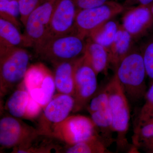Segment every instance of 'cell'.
<instances>
[{
    "label": "cell",
    "instance_id": "8992f818",
    "mask_svg": "<svg viewBox=\"0 0 153 153\" xmlns=\"http://www.w3.org/2000/svg\"><path fill=\"white\" fill-rule=\"evenodd\" d=\"M125 10L123 5L117 1L109 0L95 7L77 10L72 33L85 39L96 28Z\"/></svg>",
    "mask_w": 153,
    "mask_h": 153
},
{
    "label": "cell",
    "instance_id": "7402d4cb",
    "mask_svg": "<svg viewBox=\"0 0 153 153\" xmlns=\"http://www.w3.org/2000/svg\"><path fill=\"white\" fill-rule=\"evenodd\" d=\"M153 136V114L138 117L135 125L132 142L135 147L143 140Z\"/></svg>",
    "mask_w": 153,
    "mask_h": 153
},
{
    "label": "cell",
    "instance_id": "2e32d148",
    "mask_svg": "<svg viewBox=\"0 0 153 153\" xmlns=\"http://www.w3.org/2000/svg\"><path fill=\"white\" fill-rule=\"evenodd\" d=\"M76 60L63 61L53 65L55 68L53 75L56 90L58 93L74 97V70Z\"/></svg>",
    "mask_w": 153,
    "mask_h": 153
},
{
    "label": "cell",
    "instance_id": "d6986e66",
    "mask_svg": "<svg viewBox=\"0 0 153 153\" xmlns=\"http://www.w3.org/2000/svg\"><path fill=\"white\" fill-rule=\"evenodd\" d=\"M83 56L96 73H105L109 66V55L107 48L87 38Z\"/></svg>",
    "mask_w": 153,
    "mask_h": 153
},
{
    "label": "cell",
    "instance_id": "f1b7e54d",
    "mask_svg": "<svg viewBox=\"0 0 153 153\" xmlns=\"http://www.w3.org/2000/svg\"><path fill=\"white\" fill-rule=\"evenodd\" d=\"M137 148H140L146 153H153V136L141 142Z\"/></svg>",
    "mask_w": 153,
    "mask_h": 153
},
{
    "label": "cell",
    "instance_id": "1f68e13d",
    "mask_svg": "<svg viewBox=\"0 0 153 153\" xmlns=\"http://www.w3.org/2000/svg\"><path fill=\"white\" fill-rule=\"evenodd\" d=\"M9 1V0H0V1Z\"/></svg>",
    "mask_w": 153,
    "mask_h": 153
},
{
    "label": "cell",
    "instance_id": "ba28073f",
    "mask_svg": "<svg viewBox=\"0 0 153 153\" xmlns=\"http://www.w3.org/2000/svg\"><path fill=\"white\" fill-rule=\"evenodd\" d=\"M22 83L32 98L43 108L51 100L56 89L54 75L41 63L30 66Z\"/></svg>",
    "mask_w": 153,
    "mask_h": 153
},
{
    "label": "cell",
    "instance_id": "30bf717a",
    "mask_svg": "<svg viewBox=\"0 0 153 153\" xmlns=\"http://www.w3.org/2000/svg\"><path fill=\"white\" fill-rule=\"evenodd\" d=\"M87 110L96 126L100 137L108 147L116 142L113 137L112 117L108 103V98L105 87L91 100Z\"/></svg>",
    "mask_w": 153,
    "mask_h": 153
},
{
    "label": "cell",
    "instance_id": "6da1fadb",
    "mask_svg": "<svg viewBox=\"0 0 153 153\" xmlns=\"http://www.w3.org/2000/svg\"><path fill=\"white\" fill-rule=\"evenodd\" d=\"M114 71L128 100L137 102L145 97L147 75L140 49L134 46L121 60Z\"/></svg>",
    "mask_w": 153,
    "mask_h": 153
},
{
    "label": "cell",
    "instance_id": "83f0119b",
    "mask_svg": "<svg viewBox=\"0 0 153 153\" xmlns=\"http://www.w3.org/2000/svg\"><path fill=\"white\" fill-rule=\"evenodd\" d=\"M54 149L53 146L47 145L40 146H35L32 145L30 147L18 151V153H49Z\"/></svg>",
    "mask_w": 153,
    "mask_h": 153
},
{
    "label": "cell",
    "instance_id": "52a82bcc",
    "mask_svg": "<svg viewBox=\"0 0 153 153\" xmlns=\"http://www.w3.org/2000/svg\"><path fill=\"white\" fill-rule=\"evenodd\" d=\"M96 135H99L91 118L74 115L69 116L64 120L52 126L49 137L71 146Z\"/></svg>",
    "mask_w": 153,
    "mask_h": 153
},
{
    "label": "cell",
    "instance_id": "8fae6325",
    "mask_svg": "<svg viewBox=\"0 0 153 153\" xmlns=\"http://www.w3.org/2000/svg\"><path fill=\"white\" fill-rule=\"evenodd\" d=\"M55 0H46L28 17L24 35L33 48L50 37L51 16Z\"/></svg>",
    "mask_w": 153,
    "mask_h": 153
},
{
    "label": "cell",
    "instance_id": "3957f363",
    "mask_svg": "<svg viewBox=\"0 0 153 153\" xmlns=\"http://www.w3.org/2000/svg\"><path fill=\"white\" fill-rule=\"evenodd\" d=\"M31 55L25 48H0V97L23 81L30 67Z\"/></svg>",
    "mask_w": 153,
    "mask_h": 153
},
{
    "label": "cell",
    "instance_id": "7a4b0ae2",
    "mask_svg": "<svg viewBox=\"0 0 153 153\" xmlns=\"http://www.w3.org/2000/svg\"><path fill=\"white\" fill-rule=\"evenodd\" d=\"M85 45V39L71 33L49 37L34 49L41 59L54 65L81 57L84 54Z\"/></svg>",
    "mask_w": 153,
    "mask_h": 153
},
{
    "label": "cell",
    "instance_id": "484cf974",
    "mask_svg": "<svg viewBox=\"0 0 153 153\" xmlns=\"http://www.w3.org/2000/svg\"><path fill=\"white\" fill-rule=\"evenodd\" d=\"M145 102L138 117H143L153 114V83L151 85L145 96Z\"/></svg>",
    "mask_w": 153,
    "mask_h": 153
},
{
    "label": "cell",
    "instance_id": "d6a6232c",
    "mask_svg": "<svg viewBox=\"0 0 153 153\" xmlns=\"http://www.w3.org/2000/svg\"><path fill=\"white\" fill-rule=\"evenodd\" d=\"M114 1H117V0H114Z\"/></svg>",
    "mask_w": 153,
    "mask_h": 153
},
{
    "label": "cell",
    "instance_id": "ac0fdd59",
    "mask_svg": "<svg viewBox=\"0 0 153 153\" xmlns=\"http://www.w3.org/2000/svg\"><path fill=\"white\" fill-rule=\"evenodd\" d=\"M33 47L31 42L16 25L0 18V48Z\"/></svg>",
    "mask_w": 153,
    "mask_h": 153
},
{
    "label": "cell",
    "instance_id": "277c9868",
    "mask_svg": "<svg viewBox=\"0 0 153 153\" xmlns=\"http://www.w3.org/2000/svg\"><path fill=\"white\" fill-rule=\"evenodd\" d=\"M105 88L111 112L113 128L117 134V145L120 149H124L128 144L126 135L130 118L128 100L115 73Z\"/></svg>",
    "mask_w": 153,
    "mask_h": 153
},
{
    "label": "cell",
    "instance_id": "d4e9b609",
    "mask_svg": "<svg viewBox=\"0 0 153 153\" xmlns=\"http://www.w3.org/2000/svg\"><path fill=\"white\" fill-rule=\"evenodd\" d=\"M46 0H18L20 13V20L23 26L31 13L43 4Z\"/></svg>",
    "mask_w": 153,
    "mask_h": 153
},
{
    "label": "cell",
    "instance_id": "44dd1931",
    "mask_svg": "<svg viewBox=\"0 0 153 153\" xmlns=\"http://www.w3.org/2000/svg\"><path fill=\"white\" fill-rule=\"evenodd\" d=\"M108 147L99 135L95 136L84 141L68 146L64 150L66 153H111Z\"/></svg>",
    "mask_w": 153,
    "mask_h": 153
},
{
    "label": "cell",
    "instance_id": "9c48e42d",
    "mask_svg": "<svg viewBox=\"0 0 153 153\" xmlns=\"http://www.w3.org/2000/svg\"><path fill=\"white\" fill-rule=\"evenodd\" d=\"M97 75L83 55L75 60L74 70L75 104L73 112L80 111L88 105L97 88Z\"/></svg>",
    "mask_w": 153,
    "mask_h": 153
},
{
    "label": "cell",
    "instance_id": "4316f807",
    "mask_svg": "<svg viewBox=\"0 0 153 153\" xmlns=\"http://www.w3.org/2000/svg\"><path fill=\"white\" fill-rule=\"evenodd\" d=\"M109 0H73L77 10L95 7Z\"/></svg>",
    "mask_w": 153,
    "mask_h": 153
},
{
    "label": "cell",
    "instance_id": "4dcf8cb0",
    "mask_svg": "<svg viewBox=\"0 0 153 153\" xmlns=\"http://www.w3.org/2000/svg\"><path fill=\"white\" fill-rule=\"evenodd\" d=\"M149 7L150 9L151 12H152V13L153 15V2L151 5L149 6Z\"/></svg>",
    "mask_w": 153,
    "mask_h": 153
},
{
    "label": "cell",
    "instance_id": "4fadbf2b",
    "mask_svg": "<svg viewBox=\"0 0 153 153\" xmlns=\"http://www.w3.org/2000/svg\"><path fill=\"white\" fill-rule=\"evenodd\" d=\"M122 17L124 29L134 41L139 40L153 28V15L149 6L138 5L126 8Z\"/></svg>",
    "mask_w": 153,
    "mask_h": 153
},
{
    "label": "cell",
    "instance_id": "f546056e",
    "mask_svg": "<svg viewBox=\"0 0 153 153\" xmlns=\"http://www.w3.org/2000/svg\"><path fill=\"white\" fill-rule=\"evenodd\" d=\"M153 2V0H125L123 5L126 8L136 4L149 6Z\"/></svg>",
    "mask_w": 153,
    "mask_h": 153
},
{
    "label": "cell",
    "instance_id": "ffe728a7",
    "mask_svg": "<svg viewBox=\"0 0 153 153\" xmlns=\"http://www.w3.org/2000/svg\"><path fill=\"white\" fill-rule=\"evenodd\" d=\"M120 25L115 19H110L91 32L87 38L108 49L114 40Z\"/></svg>",
    "mask_w": 153,
    "mask_h": 153
},
{
    "label": "cell",
    "instance_id": "7c38bea8",
    "mask_svg": "<svg viewBox=\"0 0 153 153\" xmlns=\"http://www.w3.org/2000/svg\"><path fill=\"white\" fill-rule=\"evenodd\" d=\"M74 104V99L71 95L59 93L54 95L44 107L39 120L38 129L41 135L49 136L52 126L69 116Z\"/></svg>",
    "mask_w": 153,
    "mask_h": 153
},
{
    "label": "cell",
    "instance_id": "9a60e30c",
    "mask_svg": "<svg viewBox=\"0 0 153 153\" xmlns=\"http://www.w3.org/2000/svg\"><path fill=\"white\" fill-rule=\"evenodd\" d=\"M77 11L73 0H55L50 21V37L72 33Z\"/></svg>",
    "mask_w": 153,
    "mask_h": 153
},
{
    "label": "cell",
    "instance_id": "e0dca14e",
    "mask_svg": "<svg viewBox=\"0 0 153 153\" xmlns=\"http://www.w3.org/2000/svg\"><path fill=\"white\" fill-rule=\"evenodd\" d=\"M134 42L131 35L120 25L114 40L108 49L110 65L115 68L134 47Z\"/></svg>",
    "mask_w": 153,
    "mask_h": 153
},
{
    "label": "cell",
    "instance_id": "5b68a950",
    "mask_svg": "<svg viewBox=\"0 0 153 153\" xmlns=\"http://www.w3.org/2000/svg\"><path fill=\"white\" fill-rule=\"evenodd\" d=\"M42 135L38 128L22 121L21 119L6 116L0 120V146L1 149L13 148L12 153L30 147Z\"/></svg>",
    "mask_w": 153,
    "mask_h": 153
},
{
    "label": "cell",
    "instance_id": "603a6c76",
    "mask_svg": "<svg viewBox=\"0 0 153 153\" xmlns=\"http://www.w3.org/2000/svg\"><path fill=\"white\" fill-rule=\"evenodd\" d=\"M20 18L18 0L0 1V18L16 25L21 30L22 25Z\"/></svg>",
    "mask_w": 153,
    "mask_h": 153
},
{
    "label": "cell",
    "instance_id": "5bb4252c",
    "mask_svg": "<svg viewBox=\"0 0 153 153\" xmlns=\"http://www.w3.org/2000/svg\"><path fill=\"white\" fill-rule=\"evenodd\" d=\"M7 100L6 108L10 115L19 119L33 120L38 117L43 108L26 90L22 82Z\"/></svg>",
    "mask_w": 153,
    "mask_h": 153
},
{
    "label": "cell",
    "instance_id": "cb8c5ba5",
    "mask_svg": "<svg viewBox=\"0 0 153 153\" xmlns=\"http://www.w3.org/2000/svg\"><path fill=\"white\" fill-rule=\"evenodd\" d=\"M147 76L153 80V36L146 41L140 49Z\"/></svg>",
    "mask_w": 153,
    "mask_h": 153
}]
</instances>
